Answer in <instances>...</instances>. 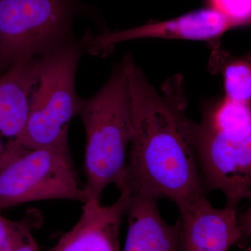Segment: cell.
<instances>
[{
  "label": "cell",
  "mask_w": 251,
  "mask_h": 251,
  "mask_svg": "<svg viewBox=\"0 0 251 251\" xmlns=\"http://www.w3.org/2000/svg\"><path fill=\"white\" fill-rule=\"evenodd\" d=\"M209 7L221 13L237 27L251 22V0H207Z\"/></svg>",
  "instance_id": "cell-14"
},
{
  "label": "cell",
  "mask_w": 251,
  "mask_h": 251,
  "mask_svg": "<svg viewBox=\"0 0 251 251\" xmlns=\"http://www.w3.org/2000/svg\"><path fill=\"white\" fill-rule=\"evenodd\" d=\"M238 219H239V224L240 226L242 232V240L240 246H244L245 243L247 242L249 238L251 237V211H246L244 214L239 215L238 214Z\"/></svg>",
  "instance_id": "cell-15"
},
{
  "label": "cell",
  "mask_w": 251,
  "mask_h": 251,
  "mask_svg": "<svg viewBox=\"0 0 251 251\" xmlns=\"http://www.w3.org/2000/svg\"><path fill=\"white\" fill-rule=\"evenodd\" d=\"M129 198L128 191H120L113 204L104 206L100 200L89 198L80 219L61 236L52 251H122L120 230Z\"/></svg>",
  "instance_id": "cell-9"
},
{
  "label": "cell",
  "mask_w": 251,
  "mask_h": 251,
  "mask_svg": "<svg viewBox=\"0 0 251 251\" xmlns=\"http://www.w3.org/2000/svg\"><path fill=\"white\" fill-rule=\"evenodd\" d=\"M156 198L130 194L125 215L128 232L122 251H179L180 222L163 219Z\"/></svg>",
  "instance_id": "cell-10"
},
{
  "label": "cell",
  "mask_w": 251,
  "mask_h": 251,
  "mask_svg": "<svg viewBox=\"0 0 251 251\" xmlns=\"http://www.w3.org/2000/svg\"><path fill=\"white\" fill-rule=\"evenodd\" d=\"M179 211V251H229L240 245L237 207L217 209L204 196Z\"/></svg>",
  "instance_id": "cell-8"
},
{
  "label": "cell",
  "mask_w": 251,
  "mask_h": 251,
  "mask_svg": "<svg viewBox=\"0 0 251 251\" xmlns=\"http://www.w3.org/2000/svg\"><path fill=\"white\" fill-rule=\"evenodd\" d=\"M46 200H88L70 150L28 148L10 140L0 153V211Z\"/></svg>",
  "instance_id": "cell-6"
},
{
  "label": "cell",
  "mask_w": 251,
  "mask_h": 251,
  "mask_svg": "<svg viewBox=\"0 0 251 251\" xmlns=\"http://www.w3.org/2000/svg\"><path fill=\"white\" fill-rule=\"evenodd\" d=\"M10 251H41L33 233L29 234L22 242Z\"/></svg>",
  "instance_id": "cell-16"
},
{
  "label": "cell",
  "mask_w": 251,
  "mask_h": 251,
  "mask_svg": "<svg viewBox=\"0 0 251 251\" xmlns=\"http://www.w3.org/2000/svg\"><path fill=\"white\" fill-rule=\"evenodd\" d=\"M40 66L41 57L25 59L0 75V133L4 136L15 139L25 126Z\"/></svg>",
  "instance_id": "cell-11"
},
{
  "label": "cell",
  "mask_w": 251,
  "mask_h": 251,
  "mask_svg": "<svg viewBox=\"0 0 251 251\" xmlns=\"http://www.w3.org/2000/svg\"><path fill=\"white\" fill-rule=\"evenodd\" d=\"M132 137L119 191L167 198L179 210L205 196L196 153V123L186 113L180 79L163 93L149 82L131 57L128 64Z\"/></svg>",
  "instance_id": "cell-1"
},
{
  "label": "cell",
  "mask_w": 251,
  "mask_h": 251,
  "mask_svg": "<svg viewBox=\"0 0 251 251\" xmlns=\"http://www.w3.org/2000/svg\"><path fill=\"white\" fill-rule=\"evenodd\" d=\"M195 143L204 189L221 191L234 207L251 197L250 104L224 97L208 108L196 123Z\"/></svg>",
  "instance_id": "cell-3"
},
{
  "label": "cell",
  "mask_w": 251,
  "mask_h": 251,
  "mask_svg": "<svg viewBox=\"0 0 251 251\" xmlns=\"http://www.w3.org/2000/svg\"><path fill=\"white\" fill-rule=\"evenodd\" d=\"M225 98L238 103L250 104L251 65L250 60L237 59L226 64L223 69Z\"/></svg>",
  "instance_id": "cell-12"
},
{
  "label": "cell",
  "mask_w": 251,
  "mask_h": 251,
  "mask_svg": "<svg viewBox=\"0 0 251 251\" xmlns=\"http://www.w3.org/2000/svg\"><path fill=\"white\" fill-rule=\"evenodd\" d=\"M90 14L80 0H0V75L76 39L74 21Z\"/></svg>",
  "instance_id": "cell-5"
},
{
  "label": "cell",
  "mask_w": 251,
  "mask_h": 251,
  "mask_svg": "<svg viewBox=\"0 0 251 251\" xmlns=\"http://www.w3.org/2000/svg\"><path fill=\"white\" fill-rule=\"evenodd\" d=\"M3 148H4V145H3L1 142H0V153L2 151Z\"/></svg>",
  "instance_id": "cell-17"
},
{
  "label": "cell",
  "mask_w": 251,
  "mask_h": 251,
  "mask_svg": "<svg viewBox=\"0 0 251 251\" xmlns=\"http://www.w3.org/2000/svg\"><path fill=\"white\" fill-rule=\"evenodd\" d=\"M237 27L235 23L208 6L167 21L149 22L140 27L123 31H107L97 36L91 35L86 51L103 57L110 53L117 44L147 38L213 42L227 31Z\"/></svg>",
  "instance_id": "cell-7"
},
{
  "label": "cell",
  "mask_w": 251,
  "mask_h": 251,
  "mask_svg": "<svg viewBox=\"0 0 251 251\" xmlns=\"http://www.w3.org/2000/svg\"><path fill=\"white\" fill-rule=\"evenodd\" d=\"M43 219L40 211L35 209H28L18 221L6 219L0 211V251L12 250L41 227Z\"/></svg>",
  "instance_id": "cell-13"
},
{
  "label": "cell",
  "mask_w": 251,
  "mask_h": 251,
  "mask_svg": "<svg viewBox=\"0 0 251 251\" xmlns=\"http://www.w3.org/2000/svg\"><path fill=\"white\" fill-rule=\"evenodd\" d=\"M244 251H251V247H247V249H244Z\"/></svg>",
  "instance_id": "cell-18"
},
{
  "label": "cell",
  "mask_w": 251,
  "mask_h": 251,
  "mask_svg": "<svg viewBox=\"0 0 251 251\" xmlns=\"http://www.w3.org/2000/svg\"><path fill=\"white\" fill-rule=\"evenodd\" d=\"M91 33L41 57L39 80L31 95L29 117L15 138L28 148L50 147L69 150V127L79 115L82 99L75 89V76Z\"/></svg>",
  "instance_id": "cell-4"
},
{
  "label": "cell",
  "mask_w": 251,
  "mask_h": 251,
  "mask_svg": "<svg viewBox=\"0 0 251 251\" xmlns=\"http://www.w3.org/2000/svg\"><path fill=\"white\" fill-rule=\"evenodd\" d=\"M131 57L126 54L103 87L81 101L78 115L86 135L84 188L88 198L100 200L107 186L118 188L125 179L132 137L128 79Z\"/></svg>",
  "instance_id": "cell-2"
}]
</instances>
